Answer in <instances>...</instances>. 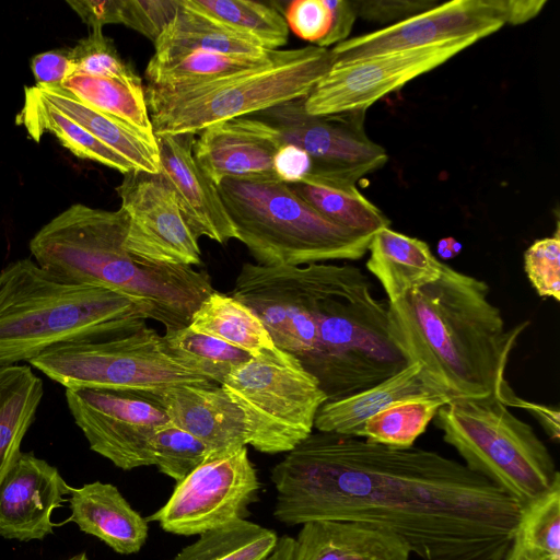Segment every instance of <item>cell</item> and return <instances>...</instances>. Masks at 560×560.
<instances>
[{"instance_id": "obj_8", "label": "cell", "mask_w": 560, "mask_h": 560, "mask_svg": "<svg viewBox=\"0 0 560 560\" xmlns=\"http://www.w3.org/2000/svg\"><path fill=\"white\" fill-rule=\"evenodd\" d=\"M434 418L464 465L522 505L560 478L546 444L498 398L450 401Z\"/></svg>"}, {"instance_id": "obj_10", "label": "cell", "mask_w": 560, "mask_h": 560, "mask_svg": "<svg viewBox=\"0 0 560 560\" xmlns=\"http://www.w3.org/2000/svg\"><path fill=\"white\" fill-rule=\"evenodd\" d=\"M28 363L65 388L160 394L214 384L172 357L163 335L147 325L116 337L59 345Z\"/></svg>"}, {"instance_id": "obj_19", "label": "cell", "mask_w": 560, "mask_h": 560, "mask_svg": "<svg viewBox=\"0 0 560 560\" xmlns=\"http://www.w3.org/2000/svg\"><path fill=\"white\" fill-rule=\"evenodd\" d=\"M155 138L160 173L173 188L182 215L194 235L198 240L206 236L221 245L237 240L217 186L194 156L196 136L164 135Z\"/></svg>"}, {"instance_id": "obj_7", "label": "cell", "mask_w": 560, "mask_h": 560, "mask_svg": "<svg viewBox=\"0 0 560 560\" xmlns=\"http://www.w3.org/2000/svg\"><path fill=\"white\" fill-rule=\"evenodd\" d=\"M237 241L261 266L359 260L372 235L342 228L278 178H224L217 186Z\"/></svg>"}, {"instance_id": "obj_2", "label": "cell", "mask_w": 560, "mask_h": 560, "mask_svg": "<svg viewBox=\"0 0 560 560\" xmlns=\"http://www.w3.org/2000/svg\"><path fill=\"white\" fill-rule=\"evenodd\" d=\"M387 306L393 342L433 392L448 401L501 402L513 392L505 370L529 322L506 329L483 280L443 264L438 280Z\"/></svg>"}, {"instance_id": "obj_34", "label": "cell", "mask_w": 560, "mask_h": 560, "mask_svg": "<svg viewBox=\"0 0 560 560\" xmlns=\"http://www.w3.org/2000/svg\"><path fill=\"white\" fill-rule=\"evenodd\" d=\"M305 202L331 222L350 231L374 235L389 228V219L365 198L357 186H334L313 182L288 184Z\"/></svg>"}, {"instance_id": "obj_17", "label": "cell", "mask_w": 560, "mask_h": 560, "mask_svg": "<svg viewBox=\"0 0 560 560\" xmlns=\"http://www.w3.org/2000/svg\"><path fill=\"white\" fill-rule=\"evenodd\" d=\"M70 487L57 467L21 452L0 483V536L27 542L52 534V513L67 502Z\"/></svg>"}, {"instance_id": "obj_29", "label": "cell", "mask_w": 560, "mask_h": 560, "mask_svg": "<svg viewBox=\"0 0 560 560\" xmlns=\"http://www.w3.org/2000/svg\"><path fill=\"white\" fill-rule=\"evenodd\" d=\"M188 326L240 348L252 357L275 347L270 334L249 307L232 295L218 291L201 302Z\"/></svg>"}, {"instance_id": "obj_12", "label": "cell", "mask_w": 560, "mask_h": 560, "mask_svg": "<svg viewBox=\"0 0 560 560\" xmlns=\"http://www.w3.org/2000/svg\"><path fill=\"white\" fill-rule=\"evenodd\" d=\"M478 40L476 36L460 37L334 62L304 98V109L314 116L366 112L384 96L440 67Z\"/></svg>"}, {"instance_id": "obj_35", "label": "cell", "mask_w": 560, "mask_h": 560, "mask_svg": "<svg viewBox=\"0 0 560 560\" xmlns=\"http://www.w3.org/2000/svg\"><path fill=\"white\" fill-rule=\"evenodd\" d=\"M183 2L248 36L266 50H279L288 43V24L275 7L250 0H183Z\"/></svg>"}, {"instance_id": "obj_45", "label": "cell", "mask_w": 560, "mask_h": 560, "mask_svg": "<svg viewBox=\"0 0 560 560\" xmlns=\"http://www.w3.org/2000/svg\"><path fill=\"white\" fill-rule=\"evenodd\" d=\"M312 168V159L296 145L284 143L275 153L273 174L285 184L302 182L311 174Z\"/></svg>"}, {"instance_id": "obj_42", "label": "cell", "mask_w": 560, "mask_h": 560, "mask_svg": "<svg viewBox=\"0 0 560 560\" xmlns=\"http://www.w3.org/2000/svg\"><path fill=\"white\" fill-rule=\"evenodd\" d=\"M283 16L298 37L315 45L326 36L331 23V12L325 0L291 1Z\"/></svg>"}, {"instance_id": "obj_31", "label": "cell", "mask_w": 560, "mask_h": 560, "mask_svg": "<svg viewBox=\"0 0 560 560\" xmlns=\"http://www.w3.org/2000/svg\"><path fill=\"white\" fill-rule=\"evenodd\" d=\"M504 560H560V478L522 505Z\"/></svg>"}, {"instance_id": "obj_43", "label": "cell", "mask_w": 560, "mask_h": 560, "mask_svg": "<svg viewBox=\"0 0 560 560\" xmlns=\"http://www.w3.org/2000/svg\"><path fill=\"white\" fill-rule=\"evenodd\" d=\"M357 18L393 25L440 4L435 0H351Z\"/></svg>"}, {"instance_id": "obj_49", "label": "cell", "mask_w": 560, "mask_h": 560, "mask_svg": "<svg viewBox=\"0 0 560 560\" xmlns=\"http://www.w3.org/2000/svg\"><path fill=\"white\" fill-rule=\"evenodd\" d=\"M462 250V244L453 237L442 238L438 244V254L443 259H451Z\"/></svg>"}, {"instance_id": "obj_18", "label": "cell", "mask_w": 560, "mask_h": 560, "mask_svg": "<svg viewBox=\"0 0 560 560\" xmlns=\"http://www.w3.org/2000/svg\"><path fill=\"white\" fill-rule=\"evenodd\" d=\"M282 145L276 129L256 116L205 128L194 142V156L218 186L224 178H277L273 156Z\"/></svg>"}, {"instance_id": "obj_48", "label": "cell", "mask_w": 560, "mask_h": 560, "mask_svg": "<svg viewBox=\"0 0 560 560\" xmlns=\"http://www.w3.org/2000/svg\"><path fill=\"white\" fill-rule=\"evenodd\" d=\"M506 407H517L526 410L544 428L545 432L548 436L555 441L559 442L560 439V416L559 410L557 408H551L549 406L540 405L537 402L525 400L518 397L514 392L510 393L504 400L502 401Z\"/></svg>"}, {"instance_id": "obj_30", "label": "cell", "mask_w": 560, "mask_h": 560, "mask_svg": "<svg viewBox=\"0 0 560 560\" xmlns=\"http://www.w3.org/2000/svg\"><path fill=\"white\" fill-rule=\"evenodd\" d=\"M59 86L91 107L132 127L150 142L158 144L142 82H126L74 72Z\"/></svg>"}, {"instance_id": "obj_6", "label": "cell", "mask_w": 560, "mask_h": 560, "mask_svg": "<svg viewBox=\"0 0 560 560\" xmlns=\"http://www.w3.org/2000/svg\"><path fill=\"white\" fill-rule=\"evenodd\" d=\"M330 48L273 50L254 68L174 90L144 86L155 137L195 135L231 119L305 98L332 66Z\"/></svg>"}, {"instance_id": "obj_50", "label": "cell", "mask_w": 560, "mask_h": 560, "mask_svg": "<svg viewBox=\"0 0 560 560\" xmlns=\"http://www.w3.org/2000/svg\"><path fill=\"white\" fill-rule=\"evenodd\" d=\"M66 560H89V558L85 552H81Z\"/></svg>"}, {"instance_id": "obj_22", "label": "cell", "mask_w": 560, "mask_h": 560, "mask_svg": "<svg viewBox=\"0 0 560 560\" xmlns=\"http://www.w3.org/2000/svg\"><path fill=\"white\" fill-rule=\"evenodd\" d=\"M73 522L81 532L105 542L115 552L140 551L148 538V523L112 483L94 481L70 487L67 498Z\"/></svg>"}, {"instance_id": "obj_14", "label": "cell", "mask_w": 560, "mask_h": 560, "mask_svg": "<svg viewBox=\"0 0 560 560\" xmlns=\"http://www.w3.org/2000/svg\"><path fill=\"white\" fill-rule=\"evenodd\" d=\"M68 409L90 448L122 470L151 466L150 443L170 423L163 407L147 394L65 388Z\"/></svg>"}, {"instance_id": "obj_3", "label": "cell", "mask_w": 560, "mask_h": 560, "mask_svg": "<svg viewBox=\"0 0 560 560\" xmlns=\"http://www.w3.org/2000/svg\"><path fill=\"white\" fill-rule=\"evenodd\" d=\"M128 217L74 203L31 240L42 268L84 285L104 288L139 304L165 332L187 327L201 302L215 290L209 275L190 266L155 265L125 247Z\"/></svg>"}, {"instance_id": "obj_33", "label": "cell", "mask_w": 560, "mask_h": 560, "mask_svg": "<svg viewBox=\"0 0 560 560\" xmlns=\"http://www.w3.org/2000/svg\"><path fill=\"white\" fill-rule=\"evenodd\" d=\"M277 540L275 530L236 520L200 534L172 560H269Z\"/></svg>"}, {"instance_id": "obj_20", "label": "cell", "mask_w": 560, "mask_h": 560, "mask_svg": "<svg viewBox=\"0 0 560 560\" xmlns=\"http://www.w3.org/2000/svg\"><path fill=\"white\" fill-rule=\"evenodd\" d=\"M410 548L393 533L354 522L313 521L295 537H278L269 560H410Z\"/></svg>"}, {"instance_id": "obj_5", "label": "cell", "mask_w": 560, "mask_h": 560, "mask_svg": "<svg viewBox=\"0 0 560 560\" xmlns=\"http://www.w3.org/2000/svg\"><path fill=\"white\" fill-rule=\"evenodd\" d=\"M308 310L314 346L300 361L327 400L364 390L408 364L390 338L387 303L374 296L359 267L317 264Z\"/></svg>"}, {"instance_id": "obj_24", "label": "cell", "mask_w": 560, "mask_h": 560, "mask_svg": "<svg viewBox=\"0 0 560 560\" xmlns=\"http://www.w3.org/2000/svg\"><path fill=\"white\" fill-rule=\"evenodd\" d=\"M420 372L418 364L410 363L364 390L327 400L316 415L314 428L318 432L360 438L364 422L393 402L408 397L436 394L424 383Z\"/></svg>"}, {"instance_id": "obj_38", "label": "cell", "mask_w": 560, "mask_h": 560, "mask_svg": "<svg viewBox=\"0 0 560 560\" xmlns=\"http://www.w3.org/2000/svg\"><path fill=\"white\" fill-rule=\"evenodd\" d=\"M150 453L152 465L177 482L213 454L199 439L172 422L154 433Z\"/></svg>"}, {"instance_id": "obj_26", "label": "cell", "mask_w": 560, "mask_h": 560, "mask_svg": "<svg viewBox=\"0 0 560 560\" xmlns=\"http://www.w3.org/2000/svg\"><path fill=\"white\" fill-rule=\"evenodd\" d=\"M153 44V55L159 57L188 51H210L249 58H264L269 54V50L254 39L185 5L183 0H179L175 15Z\"/></svg>"}, {"instance_id": "obj_47", "label": "cell", "mask_w": 560, "mask_h": 560, "mask_svg": "<svg viewBox=\"0 0 560 560\" xmlns=\"http://www.w3.org/2000/svg\"><path fill=\"white\" fill-rule=\"evenodd\" d=\"M67 3L91 28L120 24L121 0H68Z\"/></svg>"}, {"instance_id": "obj_4", "label": "cell", "mask_w": 560, "mask_h": 560, "mask_svg": "<svg viewBox=\"0 0 560 560\" xmlns=\"http://www.w3.org/2000/svg\"><path fill=\"white\" fill-rule=\"evenodd\" d=\"M147 319L129 298L65 280L32 258L0 270V366L30 362L59 345L125 335Z\"/></svg>"}, {"instance_id": "obj_40", "label": "cell", "mask_w": 560, "mask_h": 560, "mask_svg": "<svg viewBox=\"0 0 560 560\" xmlns=\"http://www.w3.org/2000/svg\"><path fill=\"white\" fill-rule=\"evenodd\" d=\"M524 271L537 294L560 302V229L536 240L524 253Z\"/></svg>"}, {"instance_id": "obj_13", "label": "cell", "mask_w": 560, "mask_h": 560, "mask_svg": "<svg viewBox=\"0 0 560 560\" xmlns=\"http://www.w3.org/2000/svg\"><path fill=\"white\" fill-rule=\"evenodd\" d=\"M260 483L246 446L213 453L178 481L167 502L148 521L167 533L200 535L245 518Z\"/></svg>"}, {"instance_id": "obj_11", "label": "cell", "mask_w": 560, "mask_h": 560, "mask_svg": "<svg viewBox=\"0 0 560 560\" xmlns=\"http://www.w3.org/2000/svg\"><path fill=\"white\" fill-rule=\"evenodd\" d=\"M365 113L314 116L300 98L253 116L270 124L282 144L296 145L310 155L313 168L302 182L355 186L388 161L386 150L365 131Z\"/></svg>"}, {"instance_id": "obj_37", "label": "cell", "mask_w": 560, "mask_h": 560, "mask_svg": "<svg viewBox=\"0 0 560 560\" xmlns=\"http://www.w3.org/2000/svg\"><path fill=\"white\" fill-rule=\"evenodd\" d=\"M168 353L212 383L221 384L235 369L253 357L215 337L189 326L163 335Z\"/></svg>"}, {"instance_id": "obj_1", "label": "cell", "mask_w": 560, "mask_h": 560, "mask_svg": "<svg viewBox=\"0 0 560 560\" xmlns=\"http://www.w3.org/2000/svg\"><path fill=\"white\" fill-rule=\"evenodd\" d=\"M273 516L386 529L421 560H504L522 504L464 464L416 446L317 432L271 470Z\"/></svg>"}, {"instance_id": "obj_23", "label": "cell", "mask_w": 560, "mask_h": 560, "mask_svg": "<svg viewBox=\"0 0 560 560\" xmlns=\"http://www.w3.org/2000/svg\"><path fill=\"white\" fill-rule=\"evenodd\" d=\"M368 252L366 268L378 280L389 304L438 280L444 264L424 241L390 228L372 236Z\"/></svg>"}, {"instance_id": "obj_32", "label": "cell", "mask_w": 560, "mask_h": 560, "mask_svg": "<svg viewBox=\"0 0 560 560\" xmlns=\"http://www.w3.org/2000/svg\"><path fill=\"white\" fill-rule=\"evenodd\" d=\"M270 55L271 51L264 58L210 51H188L168 57L153 55L145 68L147 85L161 90L191 86L257 67L266 62Z\"/></svg>"}, {"instance_id": "obj_36", "label": "cell", "mask_w": 560, "mask_h": 560, "mask_svg": "<svg viewBox=\"0 0 560 560\" xmlns=\"http://www.w3.org/2000/svg\"><path fill=\"white\" fill-rule=\"evenodd\" d=\"M447 402L445 397L438 394L395 401L364 422L360 438L389 447H411L439 409Z\"/></svg>"}, {"instance_id": "obj_44", "label": "cell", "mask_w": 560, "mask_h": 560, "mask_svg": "<svg viewBox=\"0 0 560 560\" xmlns=\"http://www.w3.org/2000/svg\"><path fill=\"white\" fill-rule=\"evenodd\" d=\"M31 70L36 85H60L69 75L74 73L70 48L54 49L34 55L31 59Z\"/></svg>"}, {"instance_id": "obj_27", "label": "cell", "mask_w": 560, "mask_h": 560, "mask_svg": "<svg viewBox=\"0 0 560 560\" xmlns=\"http://www.w3.org/2000/svg\"><path fill=\"white\" fill-rule=\"evenodd\" d=\"M43 396V380L30 365L0 366V483L21 454Z\"/></svg>"}, {"instance_id": "obj_41", "label": "cell", "mask_w": 560, "mask_h": 560, "mask_svg": "<svg viewBox=\"0 0 560 560\" xmlns=\"http://www.w3.org/2000/svg\"><path fill=\"white\" fill-rule=\"evenodd\" d=\"M178 7L179 0H121L120 24L139 32L154 43Z\"/></svg>"}, {"instance_id": "obj_9", "label": "cell", "mask_w": 560, "mask_h": 560, "mask_svg": "<svg viewBox=\"0 0 560 560\" xmlns=\"http://www.w3.org/2000/svg\"><path fill=\"white\" fill-rule=\"evenodd\" d=\"M220 387L242 411L247 445L266 454L288 453L308 438L327 401L301 361L276 346L235 369Z\"/></svg>"}, {"instance_id": "obj_25", "label": "cell", "mask_w": 560, "mask_h": 560, "mask_svg": "<svg viewBox=\"0 0 560 560\" xmlns=\"http://www.w3.org/2000/svg\"><path fill=\"white\" fill-rule=\"evenodd\" d=\"M34 88L46 103L121 155L136 171L160 172L158 144L150 142L139 131L83 103L59 85Z\"/></svg>"}, {"instance_id": "obj_46", "label": "cell", "mask_w": 560, "mask_h": 560, "mask_svg": "<svg viewBox=\"0 0 560 560\" xmlns=\"http://www.w3.org/2000/svg\"><path fill=\"white\" fill-rule=\"evenodd\" d=\"M331 12V23L326 36L315 46L329 48L349 38L357 13L351 0H325Z\"/></svg>"}, {"instance_id": "obj_15", "label": "cell", "mask_w": 560, "mask_h": 560, "mask_svg": "<svg viewBox=\"0 0 560 560\" xmlns=\"http://www.w3.org/2000/svg\"><path fill=\"white\" fill-rule=\"evenodd\" d=\"M116 191L128 217L125 247L137 259L155 265L201 262L199 240L185 222L177 198L159 172L131 171Z\"/></svg>"}, {"instance_id": "obj_16", "label": "cell", "mask_w": 560, "mask_h": 560, "mask_svg": "<svg viewBox=\"0 0 560 560\" xmlns=\"http://www.w3.org/2000/svg\"><path fill=\"white\" fill-rule=\"evenodd\" d=\"M505 24H509V0H453L402 22L349 37L330 49L334 62H345L460 37L482 39Z\"/></svg>"}, {"instance_id": "obj_21", "label": "cell", "mask_w": 560, "mask_h": 560, "mask_svg": "<svg viewBox=\"0 0 560 560\" xmlns=\"http://www.w3.org/2000/svg\"><path fill=\"white\" fill-rule=\"evenodd\" d=\"M147 395L163 407L173 424L199 439L211 453L247 445L242 411L220 386L183 385Z\"/></svg>"}, {"instance_id": "obj_39", "label": "cell", "mask_w": 560, "mask_h": 560, "mask_svg": "<svg viewBox=\"0 0 560 560\" xmlns=\"http://www.w3.org/2000/svg\"><path fill=\"white\" fill-rule=\"evenodd\" d=\"M74 72L94 77L141 83L137 71L121 58L112 38L103 27H92L90 34L70 48Z\"/></svg>"}, {"instance_id": "obj_28", "label": "cell", "mask_w": 560, "mask_h": 560, "mask_svg": "<svg viewBox=\"0 0 560 560\" xmlns=\"http://www.w3.org/2000/svg\"><path fill=\"white\" fill-rule=\"evenodd\" d=\"M15 122L23 126L36 142H39L45 132H50L80 159L101 163L122 175L136 171L121 155L46 103L34 86H25L24 104L16 115Z\"/></svg>"}]
</instances>
